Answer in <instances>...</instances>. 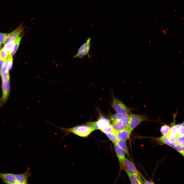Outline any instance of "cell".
<instances>
[{
  "label": "cell",
  "mask_w": 184,
  "mask_h": 184,
  "mask_svg": "<svg viewBox=\"0 0 184 184\" xmlns=\"http://www.w3.org/2000/svg\"><path fill=\"white\" fill-rule=\"evenodd\" d=\"M52 124V123H51ZM54 126L60 128L59 130L62 131V133L67 134L72 133L82 137H86L96 130L94 128L86 125L75 126L70 128H65L57 126L52 124Z\"/></svg>",
  "instance_id": "cell-1"
},
{
  "label": "cell",
  "mask_w": 184,
  "mask_h": 184,
  "mask_svg": "<svg viewBox=\"0 0 184 184\" xmlns=\"http://www.w3.org/2000/svg\"><path fill=\"white\" fill-rule=\"evenodd\" d=\"M129 116V123L127 128L131 132L141 122L148 119L147 116L145 114L138 115L131 113Z\"/></svg>",
  "instance_id": "cell-2"
},
{
  "label": "cell",
  "mask_w": 184,
  "mask_h": 184,
  "mask_svg": "<svg viewBox=\"0 0 184 184\" xmlns=\"http://www.w3.org/2000/svg\"><path fill=\"white\" fill-rule=\"evenodd\" d=\"M91 38L89 37L86 42L79 48L76 54L73 57V58L78 57L82 59L87 55H88L91 46Z\"/></svg>",
  "instance_id": "cell-3"
},
{
  "label": "cell",
  "mask_w": 184,
  "mask_h": 184,
  "mask_svg": "<svg viewBox=\"0 0 184 184\" xmlns=\"http://www.w3.org/2000/svg\"><path fill=\"white\" fill-rule=\"evenodd\" d=\"M113 107L118 113H129L131 109L126 106L121 101L116 98H113L112 100Z\"/></svg>",
  "instance_id": "cell-4"
},
{
  "label": "cell",
  "mask_w": 184,
  "mask_h": 184,
  "mask_svg": "<svg viewBox=\"0 0 184 184\" xmlns=\"http://www.w3.org/2000/svg\"><path fill=\"white\" fill-rule=\"evenodd\" d=\"M129 119H123L112 121L111 125L114 132H117L127 128Z\"/></svg>",
  "instance_id": "cell-5"
},
{
  "label": "cell",
  "mask_w": 184,
  "mask_h": 184,
  "mask_svg": "<svg viewBox=\"0 0 184 184\" xmlns=\"http://www.w3.org/2000/svg\"><path fill=\"white\" fill-rule=\"evenodd\" d=\"M24 28L23 24H21L12 32L8 33L4 44H6L10 41L16 40L20 37V34L24 31Z\"/></svg>",
  "instance_id": "cell-6"
},
{
  "label": "cell",
  "mask_w": 184,
  "mask_h": 184,
  "mask_svg": "<svg viewBox=\"0 0 184 184\" xmlns=\"http://www.w3.org/2000/svg\"><path fill=\"white\" fill-rule=\"evenodd\" d=\"M110 121L106 118L100 116L97 121L90 122L85 123V125L91 126L95 129L100 130L103 127L109 124Z\"/></svg>",
  "instance_id": "cell-7"
},
{
  "label": "cell",
  "mask_w": 184,
  "mask_h": 184,
  "mask_svg": "<svg viewBox=\"0 0 184 184\" xmlns=\"http://www.w3.org/2000/svg\"><path fill=\"white\" fill-rule=\"evenodd\" d=\"M124 163L125 167L128 171L135 176L142 183H144L141 175L133 164L127 158H125Z\"/></svg>",
  "instance_id": "cell-8"
},
{
  "label": "cell",
  "mask_w": 184,
  "mask_h": 184,
  "mask_svg": "<svg viewBox=\"0 0 184 184\" xmlns=\"http://www.w3.org/2000/svg\"><path fill=\"white\" fill-rule=\"evenodd\" d=\"M114 146L121 168L123 169L125 166L124 161L125 153L123 150L116 143H114Z\"/></svg>",
  "instance_id": "cell-9"
},
{
  "label": "cell",
  "mask_w": 184,
  "mask_h": 184,
  "mask_svg": "<svg viewBox=\"0 0 184 184\" xmlns=\"http://www.w3.org/2000/svg\"><path fill=\"white\" fill-rule=\"evenodd\" d=\"M31 175L29 167H28L26 171L24 173L15 174L17 184H28V179L31 176Z\"/></svg>",
  "instance_id": "cell-10"
},
{
  "label": "cell",
  "mask_w": 184,
  "mask_h": 184,
  "mask_svg": "<svg viewBox=\"0 0 184 184\" xmlns=\"http://www.w3.org/2000/svg\"><path fill=\"white\" fill-rule=\"evenodd\" d=\"M0 178L3 182L7 184H17L15 174L11 173H0Z\"/></svg>",
  "instance_id": "cell-11"
},
{
  "label": "cell",
  "mask_w": 184,
  "mask_h": 184,
  "mask_svg": "<svg viewBox=\"0 0 184 184\" xmlns=\"http://www.w3.org/2000/svg\"><path fill=\"white\" fill-rule=\"evenodd\" d=\"M131 132L127 128L116 133L118 140L126 141L129 137Z\"/></svg>",
  "instance_id": "cell-12"
},
{
  "label": "cell",
  "mask_w": 184,
  "mask_h": 184,
  "mask_svg": "<svg viewBox=\"0 0 184 184\" xmlns=\"http://www.w3.org/2000/svg\"><path fill=\"white\" fill-rule=\"evenodd\" d=\"M123 169L128 175L132 184H142L136 176L128 171L125 166Z\"/></svg>",
  "instance_id": "cell-13"
},
{
  "label": "cell",
  "mask_w": 184,
  "mask_h": 184,
  "mask_svg": "<svg viewBox=\"0 0 184 184\" xmlns=\"http://www.w3.org/2000/svg\"><path fill=\"white\" fill-rule=\"evenodd\" d=\"M129 115L128 113H118L111 115L110 119L112 121L123 119H129Z\"/></svg>",
  "instance_id": "cell-14"
},
{
  "label": "cell",
  "mask_w": 184,
  "mask_h": 184,
  "mask_svg": "<svg viewBox=\"0 0 184 184\" xmlns=\"http://www.w3.org/2000/svg\"><path fill=\"white\" fill-rule=\"evenodd\" d=\"M159 141L161 143L165 144L171 147H174L176 144L170 142L169 140L167 134L163 135L159 137Z\"/></svg>",
  "instance_id": "cell-15"
},
{
  "label": "cell",
  "mask_w": 184,
  "mask_h": 184,
  "mask_svg": "<svg viewBox=\"0 0 184 184\" xmlns=\"http://www.w3.org/2000/svg\"><path fill=\"white\" fill-rule=\"evenodd\" d=\"M16 40L10 41L5 44L3 47L9 55L12 53L13 50Z\"/></svg>",
  "instance_id": "cell-16"
},
{
  "label": "cell",
  "mask_w": 184,
  "mask_h": 184,
  "mask_svg": "<svg viewBox=\"0 0 184 184\" xmlns=\"http://www.w3.org/2000/svg\"><path fill=\"white\" fill-rule=\"evenodd\" d=\"M23 36V35L20 36L16 40L13 50L12 53L9 55L8 57H13L15 54L18 49L21 40Z\"/></svg>",
  "instance_id": "cell-17"
},
{
  "label": "cell",
  "mask_w": 184,
  "mask_h": 184,
  "mask_svg": "<svg viewBox=\"0 0 184 184\" xmlns=\"http://www.w3.org/2000/svg\"><path fill=\"white\" fill-rule=\"evenodd\" d=\"M181 124L175 125L174 124L170 128V131L168 134L176 136L178 135L179 128Z\"/></svg>",
  "instance_id": "cell-18"
},
{
  "label": "cell",
  "mask_w": 184,
  "mask_h": 184,
  "mask_svg": "<svg viewBox=\"0 0 184 184\" xmlns=\"http://www.w3.org/2000/svg\"><path fill=\"white\" fill-rule=\"evenodd\" d=\"M126 141L117 140L116 143L123 150L125 153L129 156V153L127 147Z\"/></svg>",
  "instance_id": "cell-19"
},
{
  "label": "cell",
  "mask_w": 184,
  "mask_h": 184,
  "mask_svg": "<svg viewBox=\"0 0 184 184\" xmlns=\"http://www.w3.org/2000/svg\"><path fill=\"white\" fill-rule=\"evenodd\" d=\"M100 130L103 133L105 134L110 133H115L112 125L110 124L103 127Z\"/></svg>",
  "instance_id": "cell-20"
},
{
  "label": "cell",
  "mask_w": 184,
  "mask_h": 184,
  "mask_svg": "<svg viewBox=\"0 0 184 184\" xmlns=\"http://www.w3.org/2000/svg\"><path fill=\"white\" fill-rule=\"evenodd\" d=\"M106 136L112 142L115 143L117 142V139L116 133H110L106 134Z\"/></svg>",
  "instance_id": "cell-21"
},
{
  "label": "cell",
  "mask_w": 184,
  "mask_h": 184,
  "mask_svg": "<svg viewBox=\"0 0 184 184\" xmlns=\"http://www.w3.org/2000/svg\"><path fill=\"white\" fill-rule=\"evenodd\" d=\"M176 144L180 146H184V136L177 135L176 137Z\"/></svg>",
  "instance_id": "cell-22"
},
{
  "label": "cell",
  "mask_w": 184,
  "mask_h": 184,
  "mask_svg": "<svg viewBox=\"0 0 184 184\" xmlns=\"http://www.w3.org/2000/svg\"><path fill=\"white\" fill-rule=\"evenodd\" d=\"M170 127L168 125L165 124L162 126L160 129V131L162 135H165L167 134L169 132Z\"/></svg>",
  "instance_id": "cell-23"
},
{
  "label": "cell",
  "mask_w": 184,
  "mask_h": 184,
  "mask_svg": "<svg viewBox=\"0 0 184 184\" xmlns=\"http://www.w3.org/2000/svg\"><path fill=\"white\" fill-rule=\"evenodd\" d=\"M0 75L2 78V80H10V76L9 71L2 72L0 71Z\"/></svg>",
  "instance_id": "cell-24"
},
{
  "label": "cell",
  "mask_w": 184,
  "mask_h": 184,
  "mask_svg": "<svg viewBox=\"0 0 184 184\" xmlns=\"http://www.w3.org/2000/svg\"><path fill=\"white\" fill-rule=\"evenodd\" d=\"M9 55L3 48L0 51V59H8Z\"/></svg>",
  "instance_id": "cell-25"
},
{
  "label": "cell",
  "mask_w": 184,
  "mask_h": 184,
  "mask_svg": "<svg viewBox=\"0 0 184 184\" xmlns=\"http://www.w3.org/2000/svg\"><path fill=\"white\" fill-rule=\"evenodd\" d=\"M174 148L177 151L184 157V146H180L176 145Z\"/></svg>",
  "instance_id": "cell-26"
},
{
  "label": "cell",
  "mask_w": 184,
  "mask_h": 184,
  "mask_svg": "<svg viewBox=\"0 0 184 184\" xmlns=\"http://www.w3.org/2000/svg\"><path fill=\"white\" fill-rule=\"evenodd\" d=\"M13 62V57H11L8 58V60L7 62V70L9 71L11 69Z\"/></svg>",
  "instance_id": "cell-27"
},
{
  "label": "cell",
  "mask_w": 184,
  "mask_h": 184,
  "mask_svg": "<svg viewBox=\"0 0 184 184\" xmlns=\"http://www.w3.org/2000/svg\"><path fill=\"white\" fill-rule=\"evenodd\" d=\"M8 33L0 32V43L4 44Z\"/></svg>",
  "instance_id": "cell-28"
},
{
  "label": "cell",
  "mask_w": 184,
  "mask_h": 184,
  "mask_svg": "<svg viewBox=\"0 0 184 184\" xmlns=\"http://www.w3.org/2000/svg\"><path fill=\"white\" fill-rule=\"evenodd\" d=\"M8 60V58L0 59V71H1L4 67Z\"/></svg>",
  "instance_id": "cell-29"
},
{
  "label": "cell",
  "mask_w": 184,
  "mask_h": 184,
  "mask_svg": "<svg viewBox=\"0 0 184 184\" xmlns=\"http://www.w3.org/2000/svg\"><path fill=\"white\" fill-rule=\"evenodd\" d=\"M167 135L169 141L172 143L176 144V136L169 134H167Z\"/></svg>",
  "instance_id": "cell-30"
},
{
  "label": "cell",
  "mask_w": 184,
  "mask_h": 184,
  "mask_svg": "<svg viewBox=\"0 0 184 184\" xmlns=\"http://www.w3.org/2000/svg\"><path fill=\"white\" fill-rule=\"evenodd\" d=\"M177 135L184 136V126L181 125L179 128Z\"/></svg>",
  "instance_id": "cell-31"
},
{
  "label": "cell",
  "mask_w": 184,
  "mask_h": 184,
  "mask_svg": "<svg viewBox=\"0 0 184 184\" xmlns=\"http://www.w3.org/2000/svg\"><path fill=\"white\" fill-rule=\"evenodd\" d=\"M141 176L142 177V178L143 179V180L144 181V184H152L154 183L153 182L148 181L142 175H141Z\"/></svg>",
  "instance_id": "cell-32"
},
{
  "label": "cell",
  "mask_w": 184,
  "mask_h": 184,
  "mask_svg": "<svg viewBox=\"0 0 184 184\" xmlns=\"http://www.w3.org/2000/svg\"><path fill=\"white\" fill-rule=\"evenodd\" d=\"M2 47V45L1 44V43H0V51L1 50Z\"/></svg>",
  "instance_id": "cell-33"
}]
</instances>
